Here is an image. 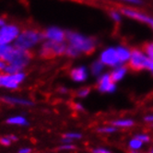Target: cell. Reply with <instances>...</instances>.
Segmentation results:
<instances>
[{
    "mask_svg": "<svg viewBox=\"0 0 153 153\" xmlns=\"http://www.w3.org/2000/svg\"><path fill=\"white\" fill-rule=\"evenodd\" d=\"M142 145H143V142L136 137L129 141V148L132 150H137V149H141Z\"/></svg>",
    "mask_w": 153,
    "mask_h": 153,
    "instance_id": "44dd1931",
    "label": "cell"
},
{
    "mask_svg": "<svg viewBox=\"0 0 153 153\" xmlns=\"http://www.w3.org/2000/svg\"><path fill=\"white\" fill-rule=\"evenodd\" d=\"M42 40V32L35 30H24L20 31V33L19 34L13 45L20 50L30 51L37 45H39Z\"/></svg>",
    "mask_w": 153,
    "mask_h": 153,
    "instance_id": "3957f363",
    "label": "cell"
},
{
    "mask_svg": "<svg viewBox=\"0 0 153 153\" xmlns=\"http://www.w3.org/2000/svg\"><path fill=\"white\" fill-rule=\"evenodd\" d=\"M135 137L139 139L140 141H142L143 143H147V142H149V140H150L149 137L148 135H145V134H138Z\"/></svg>",
    "mask_w": 153,
    "mask_h": 153,
    "instance_id": "83f0119b",
    "label": "cell"
},
{
    "mask_svg": "<svg viewBox=\"0 0 153 153\" xmlns=\"http://www.w3.org/2000/svg\"><path fill=\"white\" fill-rule=\"evenodd\" d=\"M1 100L4 102H7L11 105H22V106H32L33 102L30 100L24 99V98L14 97V96H3Z\"/></svg>",
    "mask_w": 153,
    "mask_h": 153,
    "instance_id": "9a60e30c",
    "label": "cell"
},
{
    "mask_svg": "<svg viewBox=\"0 0 153 153\" xmlns=\"http://www.w3.org/2000/svg\"><path fill=\"white\" fill-rule=\"evenodd\" d=\"M117 129L115 126H103V127H99L97 129L98 132L100 133H105V134H111L115 132Z\"/></svg>",
    "mask_w": 153,
    "mask_h": 153,
    "instance_id": "cb8c5ba5",
    "label": "cell"
},
{
    "mask_svg": "<svg viewBox=\"0 0 153 153\" xmlns=\"http://www.w3.org/2000/svg\"><path fill=\"white\" fill-rule=\"evenodd\" d=\"M26 75L23 71L16 74H0V88L15 90L25 80Z\"/></svg>",
    "mask_w": 153,
    "mask_h": 153,
    "instance_id": "8992f818",
    "label": "cell"
},
{
    "mask_svg": "<svg viewBox=\"0 0 153 153\" xmlns=\"http://www.w3.org/2000/svg\"><path fill=\"white\" fill-rule=\"evenodd\" d=\"M7 124L11 126H29V122L26 117L22 115H14L10 116L7 119Z\"/></svg>",
    "mask_w": 153,
    "mask_h": 153,
    "instance_id": "2e32d148",
    "label": "cell"
},
{
    "mask_svg": "<svg viewBox=\"0 0 153 153\" xmlns=\"http://www.w3.org/2000/svg\"><path fill=\"white\" fill-rule=\"evenodd\" d=\"M144 120H145L146 122H148V123H153V114L147 115V116L144 118Z\"/></svg>",
    "mask_w": 153,
    "mask_h": 153,
    "instance_id": "e575fe53",
    "label": "cell"
},
{
    "mask_svg": "<svg viewBox=\"0 0 153 153\" xmlns=\"http://www.w3.org/2000/svg\"><path fill=\"white\" fill-rule=\"evenodd\" d=\"M97 89L102 93H113L116 91V83L113 81L110 73H102L98 76Z\"/></svg>",
    "mask_w": 153,
    "mask_h": 153,
    "instance_id": "30bf717a",
    "label": "cell"
},
{
    "mask_svg": "<svg viewBox=\"0 0 153 153\" xmlns=\"http://www.w3.org/2000/svg\"><path fill=\"white\" fill-rule=\"evenodd\" d=\"M143 51L150 60H153V42H149L146 43L143 48Z\"/></svg>",
    "mask_w": 153,
    "mask_h": 153,
    "instance_id": "ffe728a7",
    "label": "cell"
},
{
    "mask_svg": "<svg viewBox=\"0 0 153 153\" xmlns=\"http://www.w3.org/2000/svg\"><path fill=\"white\" fill-rule=\"evenodd\" d=\"M65 50H67V42H56L45 40L41 46L40 54L42 57L62 56L65 53Z\"/></svg>",
    "mask_w": 153,
    "mask_h": 153,
    "instance_id": "277c9868",
    "label": "cell"
},
{
    "mask_svg": "<svg viewBox=\"0 0 153 153\" xmlns=\"http://www.w3.org/2000/svg\"><path fill=\"white\" fill-rule=\"evenodd\" d=\"M63 137L65 138H69L71 140H75V139H80L82 137V135L80 133H76V132H68V133H65Z\"/></svg>",
    "mask_w": 153,
    "mask_h": 153,
    "instance_id": "d4e9b609",
    "label": "cell"
},
{
    "mask_svg": "<svg viewBox=\"0 0 153 153\" xmlns=\"http://www.w3.org/2000/svg\"><path fill=\"white\" fill-rule=\"evenodd\" d=\"M147 70H149L153 75V60H149V65H148V68H147Z\"/></svg>",
    "mask_w": 153,
    "mask_h": 153,
    "instance_id": "1f68e13d",
    "label": "cell"
},
{
    "mask_svg": "<svg viewBox=\"0 0 153 153\" xmlns=\"http://www.w3.org/2000/svg\"><path fill=\"white\" fill-rule=\"evenodd\" d=\"M31 149L30 148H21L19 150V153H30Z\"/></svg>",
    "mask_w": 153,
    "mask_h": 153,
    "instance_id": "836d02e7",
    "label": "cell"
},
{
    "mask_svg": "<svg viewBox=\"0 0 153 153\" xmlns=\"http://www.w3.org/2000/svg\"><path fill=\"white\" fill-rule=\"evenodd\" d=\"M21 71H22V70L19 69L17 67H15V65L7 64L5 70H4V73H6V74H16V73L21 72Z\"/></svg>",
    "mask_w": 153,
    "mask_h": 153,
    "instance_id": "603a6c76",
    "label": "cell"
},
{
    "mask_svg": "<svg viewBox=\"0 0 153 153\" xmlns=\"http://www.w3.org/2000/svg\"><path fill=\"white\" fill-rule=\"evenodd\" d=\"M116 49V53L119 58V61L122 65H126L129 62V59L131 57V53H132V49L126 45H117L115 46Z\"/></svg>",
    "mask_w": 153,
    "mask_h": 153,
    "instance_id": "4fadbf2b",
    "label": "cell"
},
{
    "mask_svg": "<svg viewBox=\"0 0 153 153\" xmlns=\"http://www.w3.org/2000/svg\"><path fill=\"white\" fill-rule=\"evenodd\" d=\"M72 141L71 139L69 138H65V137H63L62 138V144H72Z\"/></svg>",
    "mask_w": 153,
    "mask_h": 153,
    "instance_id": "d590c367",
    "label": "cell"
},
{
    "mask_svg": "<svg viewBox=\"0 0 153 153\" xmlns=\"http://www.w3.org/2000/svg\"><path fill=\"white\" fill-rule=\"evenodd\" d=\"M104 68L105 67L103 65V64L98 59V60H95L91 63L90 70H91V75H93L95 76H100L102 74Z\"/></svg>",
    "mask_w": 153,
    "mask_h": 153,
    "instance_id": "e0dca14e",
    "label": "cell"
},
{
    "mask_svg": "<svg viewBox=\"0 0 153 153\" xmlns=\"http://www.w3.org/2000/svg\"><path fill=\"white\" fill-rule=\"evenodd\" d=\"M67 45L75 49L79 54L92 53L98 42L95 38L85 35L83 33L73 30H67Z\"/></svg>",
    "mask_w": 153,
    "mask_h": 153,
    "instance_id": "7a4b0ae2",
    "label": "cell"
},
{
    "mask_svg": "<svg viewBox=\"0 0 153 153\" xmlns=\"http://www.w3.org/2000/svg\"><path fill=\"white\" fill-rule=\"evenodd\" d=\"M18 137L16 136H7L0 138V144L3 146H9L13 141H16Z\"/></svg>",
    "mask_w": 153,
    "mask_h": 153,
    "instance_id": "7402d4cb",
    "label": "cell"
},
{
    "mask_svg": "<svg viewBox=\"0 0 153 153\" xmlns=\"http://www.w3.org/2000/svg\"><path fill=\"white\" fill-rule=\"evenodd\" d=\"M89 70L84 65H79L71 69L70 71V78L73 81L81 83L88 79Z\"/></svg>",
    "mask_w": 153,
    "mask_h": 153,
    "instance_id": "7c38bea8",
    "label": "cell"
},
{
    "mask_svg": "<svg viewBox=\"0 0 153 153\" xmlns=\"http://www.w3.org/2000/svg\"><path fill=\"white\" fill-rule=\"evenodd\" d=\"M99 60L103 64L104 67L108 68H115L117 65H122L119 61V58L116 53L115 46H109L104 48L99 56Z\"/></svg>",
    "mask_w": 153,
    "mask_h": 153,
    "instance_id": "ba28073f",
    "label": "cell"
},
{
    "mask_svg": "<svg viewBox=\"0 0 153 153\" xmlns=\"http://www.w3.org/2000/svg\"><path fill=\"white\" fill-rule=\"evenodd\" d=\"M134 121L131 119H120L112 122V125L115 127H131L134 126Z\"/></svg>",
    "mask_w": 153,
    "mask_h": 153,
    "instance_id": "ac0fdd59",
    "label": "cell"
},
{
    "mask_svg": "<svg viewBox=\"0 0 153 153\" xmlns=\"http://www.w3.org/2000/svg\"><path fill=\"white\" fill-rule=\"evenodd\" d=\"M93 153H112L110 150H108L106 149H103V148H97V149H94L92 150Z\"/></svg>",
    "mask_w": 153,
    "mask_h": 153,
    "instance_id": "f546056e",
    "label": "cell"
},
{
    "mask_svg": "<svg viewBox=\"0 0 153 153\" xmlns=\"http://www.w3.org/2000/svg\"><path fill=\"white\" fill-rule=\"evenodd\" d=\"M152 126H153V125H152Z\"/></svg>",
    "mask_w": 153,
    "mask_h": 153,
    "instance_id": "60d3db41",
    "label": "cell"
},
{
    "mask_svg": "<svg viewBox=\"0 0 153 153\" xmlns=\"http://www.w3.org/2000/svg\"><path fill=\"white\" fill-rule=\"evenodd\" d=\"M59 149L61 150H72L75 149V146L72 144H63V145H61V147Z\"/></svg>",
    "mask_w": 153,
    "mask_h": 153,
    "instance_id": "f1b7e54d",
    "label": "cell"
},
{
    "mask_svg": "<svg viewBox=\"0 0 153 153\" xmlns=\"http://www.w3.org/2000/svg\"><path fill=\"white\" fill-rule=\"evenodd\" d=\"M30 58L29 51L20 50L14 45H0V59L7 64L15 65L22 71L30 64Z\"/></svg>",
    "mask_w": 153,
    "mask_h": 153,
    "instance_id": "6da1fadb",
    "label": "cell"
},
{
    "mask_svg": "<svg viewBox=\"0 0 153 153\" xmlns=\"http://www.w3.org/2000/svg\"><path fill=\"white\" fill-rule=\"evenodd\" d=\"M43 39L56 42H67V31L57 26H51L42 32Z\"/></svg>",
    "mask_w": 153,
    "mask_h": 153,
    "instance_id": "8fae6325",
    "label": "cell"
},
{
    "mask_svg": "<svg viewBox=\"0 0 153 153\" xmlns=\"http://www.w3.org/2000/svg\"><path fill=\"white\" fill-rule=\"evenodd\" d=\"M90 93H91V90L89 88H82L78 91L76 95H78V97H79V98H86L87 96H89Z\"/></svg>",
    "mask_w": 153,
    "mask_h": 153,
    "instance_id": "484cf974",
    "label": "cell"
},
{
    "mask_svg": "<svg viewBox=\"0 0 153 153\" xmlns=\"http://www.w3.org/2000/svg\"><path fill=\"white\" fill-rule=\"evenodd\" d=\"M59 92L62 93V94H65V93H67L68 91V90L67 88H65V87H61V88H59Z\"/></svg>",
    "mask_w": 153,
    "mask_h": 153,
    "instance_id": "8d00e7d4",
    "label": "cell"
},
{
    "mask_svg": "<svg viewBox=\"0 0 153 153\" xmlns=\"http://www.w3.org/2000/svg\"><path fill=\"white\" fill-rule=\"evenodd\" d=\"M7 64L4 60L0 59V71H3V72H4V70H5L6 67H7Z\"/></svg>",
    "mask_w": 153,
    "mask_h": 153,
    "instance_id": "4dcf8cb0",
    "label": "cell"
},
{
    "mask_svg": "<svg viewBox=\"0 0 153 153\" xmlns=\"http://www.w3.org/2000/svg\"><path fill=\"white\" fill-rule=\"evenodd\" d=\"M130 153H138V152H137V150H131V152H130Z\"/></svg>",
    "mask_w": 153,
    "mask_h": 153,
    "instance_id": "f35d334b",
    "label": "cell"
},
{
    "mask_svg": "<svg viewBox=\"0 0 153 153\" xmlns=\"http://www.w3.org/2000/svg\"><path fill=\"white\" fill-rule=\"evenodd\" d=\"M117 1H121L126 4L133 6H140L143 4V0H117Z\"/></svg>",
    "mask_w": 153,
    "mask_h": 153,
    "instance_id": "4316f807",
    "label": "cell"
},
{
    "mask_svg": "<svg viewBox=\"0 0 153 153\" xmlns=\"http://www.w3.org/2000/svg\"><path fill=\"white\" fill-rule=\"evenodd\" d=\"M109 16H110V18L112 19L114 22H116V23L121 22L122 18H123L121 11H118V10H114V9L111 10V11L109 12Z\"/></svg>",
    "mask_w": 153,
    "mask_h": 153,
    "instance_id": "d6986e66",
    "label": "cell"
},
{
    "mask_svg": "<svg viewBox=\"0 0 153 153\" xmlns=\"http://www.w3.org/2000/svg\"><path fill=\"white\" fill-rule=\"evenodd\" d=\"M75 109H76V110H78V111H83L84 107H83V105L81 103L76 102V103H75Z\"/></svg>",
    "mask_w": 153,
    "mask_h": 153,
    "instance_id": "d6a6232c",
    "label": "cell"
},
{
    "mask_svg": "<svg viewBox=\"0 0 153 153\" xmlns=\"http://www.w3.org/2000/svg\"><path fill=\"white\" fill-rule=\"evenodd\" d=\"M149 58L146 56L144 51L139 48L132 49V53H131V57L128 62V67L135 71H141L147 69Z\"/></svg>",
    "mask_w": 153,
    "mask_h": 153,
    "instance_id": "5b68a950",
    "label": "cell"
},
{
    "mask_svg": "<svg viewBox=\"0 0 153 153\" xmlns=\"http://www.w3.org/2000/svg\"><path fill=\"white\" fill-rule=\"evenodd\" d=\"M127 72H128V68L126 67V65H117V67L113 68L110 75H111V78H112L113 81L114 83H117L119 81H121L125 78L127 74Z\"/></svg>",
    "mask_w": 153,
    "mask_h": 153,
    "instance_id": "5bb4252c",
    "label": "cell"
},
{
    "mask_svg": "<svg viewBox=\"0 0 153 153\" xmlns=\"http://www.w3.org/2000/svg\"><path fill=\"white\" fill-rule=\"evenodd\" d=\"M7 23H6V20L4 19H1L0 18V29H1L4 25H6Z\"/></svg>",
    "mask_w": 153,
    "mask_h": 153,
    "instance_id": "74e56055",
    "label": "cell"
},
{
    "mask_svg": "<svg viewBox=\"0 0 153 153\" xmlns=\"http://www.w3.org/2000/svg\"><path fill=\"white\" fill-rule=\"evenodd\" d=\"M19 28L15 24H6L0 29V45H12L19 34Z\"/></svg>",
    "mask_w": 153,
    "mask_h": 153,
    "instance_id": "52a82bcc",
    "label": "cell"
},
{
    "mask_svg": "<svg viewBox=\"0 0 153 153\" xmlns=\"http://www.w3.org/2000/svg\"><path fill=\"white\" fill-rule=\"evenodd\" d=\"M120 11H121L123 16L135 19V20H137V21H140V22L145 23L153 29V18L152 17H150L143 12H141V11H138V10L130 8V7H124L120 10Z\"/></svg>",
    "mask_w": 153,
    "mask_h": 153,
    "instance_id": "9c48e42d",
    "label": "cell"
},
{
    "mask_svg": "<svg viewBox=\"0 0 153 153\" xmlns=\"http://www.w3.org/2000/svg\"><path fill=\"white\" fill-rule=\"evenodd\" d=\"M150 153H153V149H152L150 150Z\"/></svg>",
    "mask_w": 153,
    "mask_h": 153,
    "instance_id": "ab89813d",
    "label": "cell"
}]
</instances>
